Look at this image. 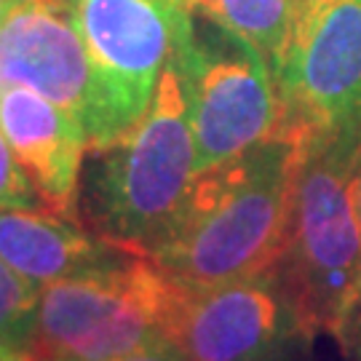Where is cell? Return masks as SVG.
<instances>
[{
    "mask_svg": "<svg viewBox=\"0 0 361 361\" xmlns=\"http://www.w3.org/2000/svg\"><path fill=\"white\" fill-rule=\"evenodd\" d=\"M6 361H40V359H38V353H35L32 348H27V345H22V348L11 350V353L6 356Z\"/></svg>",
    "mask_w": 361,
    "mask_h": 361,
    "instance_id": "ac0fdd59",
    "label": "cell"
},
{
    "mask_svg": "<svg viewBox=\"0 0 361 361\" xmlns=\"http://www.w3.org/2000/svg\"><path fill=\"white\" fill-rule=\"evenodd\" d=\"M13 86L75 116L91 142L94 75L67 0H19L0 19V91Z\"/></svg>",
    "mask_w": 361,
    "mask_h": 361,
    "instance_id": "9c48e42d",
    "label": "cell"
},
{
    "mask_svg": "<svg viewBox=\"0 0 361 361\" xmlns=\"http://www.w3.org/2000/svg\"><path fill=\"white\" fill-rule=\"evenodd\" d=\"M0 131L35 185L43 209L78 219L80 169L89 153V137L75 116L38 91L13 86L0 91Z\"/></svg>",
    "mask_w": 361,
    "mask_h": 361,
    "instance_id": "30bf717a",
    "label": "cell"
},
{
    "mask_svg": "<svg viewBox=\"0 0 361 361\" xmlns=\"http://www.w3.org/2000/svg\"><path fill=\"white\" fill-rule=\"evenodd\" d=\"M300 155L302 142L279 134L198 171L147 257L193 289L273 271L286 252Z\"/></svg>",
    "mask_w": 361,
    "mask_h": 361,
    "instance_id": "6da1fadb",
    "label": "cell"
},
{
    "mask_svg": "<svg viewBox=\"0 0 361 361\" xmlns=\"http://www.w3.org/2000/svg\"><path fill=\"white\" fill-rule=\"evenodd\" d=\"M0 209H43L32 180L0 131Z\"/></svg>",
    "mask_w": 361,
    "mask_h": 361,
    "instance_id": "5bb4252c",
    "label": "cell"
},
{
    "mask_svg": "<svg viewBox=\"0 0 361 361\" xmlns=\"http://www.w3.org/2000/svg\"><path fill=\"white\" fill-rule=\"evenodd\" d=\"M361 131L302 142L289 238L279 271L295 300L305 335H329L348 350L361 281V228L353 174Z\"/></svg>",
    "mask_w": 361,
    "mask_h": 361,
    "instance_id": "7a4b0ae2",
    "label": "cell"
},
{
    "mask_svg": "<svg viewBox=\"0 0 361 361\" xmlns=\"http://www.w3.org/2000/svg\"><path fill=\"white\" fill-rule=\"evenodd\" d=\"M169 276L150 257L129 255L116 265L43 286L27 348L38 359L110 361L161 337Z\"/></svg>",
    "mask_w": 361,
    "mask_h": 361,
    "instance_id": "5b68a950",
    "label": "cell"
},
{
    "mask_svg": "<svg viewBox=\"0 0 361 361\" xmlns=\"http://www.w3.org/2000/svg\"><path fill=\"white\" fill-rule=\"evenodd\" d=\"M86 209L94 231L145 255L164 235L195 177V142L180 67L171 59L145 116L91 150Z\"/></svg>",
    "mask_w": 361,
    "mask_h": 361,
    "instance_id": "3957f363",
    "label": "cell"
},
{
    "mask_svg": "<svg viewBox=\"0 0 361 361\" xmlns=\"http://www.w3.org/2000/svg\"><path fill=\"white\" fill-rule=\"evenodd\" d=\"M195 142V174L284 134V107L257 49L198 16L174 56Z\"/></svg>",
    "mask_w": 361,
    "mask_h": 361,
    "instance_id": "8992f818",
    "label": "cell"
},
{
    "mask_svg": "<svg viewBox=\"0 0 361 361\" xmlns=\"http://www.w3.org/2000/svg\"><path fill=\"white\" fill-rule=\"evenodd\" d=\"M129 249L46 209H0V259L38 289L83 271L116 265Z\"/></svg>",
    "mask_w": 361,
    "mask_h": 361,
    "instance_id": "8fae6325",
    "label": "cell"
},
{
    "mask_svg": "<svg viewBox=\"0 0 361 361\" xmlns=\"http://www.w3.org/2000/svg\"><path fill=\"white\" fill-rule=\"evenodd\" d=\"M190 11L228 30L262 54L276 80L295 22L297 0H185Z\"/></svg>",
    "mask_w": 361,
    "mask_h": 361,
    "instance_id": "7c38bea8",
    "label": "cell"
},
{
    "mask_svg": "<svg viewBox=\"0 0 361 361\" xmlns=\"http://www.w3.org/2000/svg\"><path fill=\"white\" fill-rule=\"evenodd\" d=\"M94 75L97 121L89 153L116 142L145 116L164 70L190 38L185 0H67Z\"/></svg>",
    "mask_w": 361,
    "mask_h": 361,
    "instance_id": "277c9868",
    "label": "cell"
},
{
    "mask_svg": "<svg viewBox=\"0 0 361 361\" xmlns=\"http://www.w3.org/2000/svg\"><path fill=\"white\" fill-rule=\"evenodd\" d=\"M353 204H356V217H359L361 228V155L356 164V174H353ZM361 340V281H359V297H356V308H353V322H350V337H348V350H353Z\"/></svg>",
    "mask_w": 361,
    "mask_h": 361,
    "instance_id": "e0dca14e",
    "label": "cell"
},
{
    "mask_svg": "<svg viewBox=\"0 0 361 361\" xmlns=\"http://www.w3.org/2000/svg\"><path fill=\"white\" fill-rule=\"evenodd\" d=\"M297 335L305 329L279 265L207 289L169 279L161 337L188 361H252Z\"/></svg>",
    "mask_w": 361,
    "mask_h": 361,
    "instance_id": "ba28073f",
    "label": "cell"
},
{
    "mask_svg": "<svg viewBox=\"0 0 361 361\" xmlns=\"http://www.w3.org/2000/svg\"><path fill=\"white\" fill-rule=\"evenodd\" d=\"M16 3H19V0H0V19H3V16H6L8 11H11Z\"/></svg>",
    "mask_w": 361,
    "mask_h": 361,
    "instance_id": "ffe728a7",
    "label": "cell"
},
{
    "mask_svg": "<svg viewBox=\"0 0 361 361\" xmlns=\"http://www.w3.org/2000/svg\"><path fill=\"white\" fill-rule=\"evenodd\" d=\"M40 361H75V359H40Z\"/></svg>",
    "mask_w": 361,
    "mask_h": 361,
    "instance_id": "44dd1931",
    "label": "cell"
},
{
    "mask_svg": "<svg viewBox=\"0 0 361 361\" xmlns=\"http://www.w3.org/2000/svg\"><path fill=\"white\" fill-rule=\"evenodd\" d=\"M310 340H313V337L297 335V337H292V340L281 343L279 348H273L271 353H265V356L252 359V361H310V353H308Z\"/></svg>",
    "mask_w": 361,
    "mask_h": 361,
    "instance_id": "2e32d148",
    "label": "cell"
},
{
    "mask_svg": "<svg viewBox=\"0 0 361 361\" xmlns=\"http://www.w3.org/2000/svg\"><path fill=\"white\" fill-rule=\"evenodd\" d=\"M40 289L25 276L0 259V335L11 337L19 345L30 343Z\"/></svg>",
    "mask_w": 361,
    "mask_h": 361,
    "instance_id": "4fadbf2b",
    "label": "cell"
},
{
    "mask_svg": "<svg viewBox=\"0 0 361 361\" xmlns=\"http://www.w3.org/2000/svg\"><path fill=\"white\" fill-rule=\"evenodd\" d=\"M110 361H188V359H185L169 340L158 337L153 343H147L145 348H137V350H131V353H123V356L110 359Z\"/></svg>",
    "mask_w": 361,
    "mask_h": 361,
    "instance_id": "9a60e30c",
    "label": "cell"
},
{
    "mask_svg": "<svg viewBox=\"0 0 361 361\" xmlns=\"http://www.w3.org/2000/svg\"><path fill=\"white\" fill-rule=\"evenodd\" d=\"M276 89L300 142L361 131V0H297Z\"/></svg>",
    "mask_w": 361,
    "mask_h": 361,
    "instance_id": "52a82bcc",
    "label": "cell"
},
{
    "mask_svg": "<svg viewBox=\"0 0 361 361\" xmlns=\"http://www.w3.org/2000/svg\"><path fill=\"white\" fill-rule=\"evenodd\" d=\"M16 348H22L16 340H11V337H6V335H0V361H6V356L11 353V350Z\"/></svg>",
    "mask_w": 361,
    "mask_h": 361,
    "instance_id": "d6986e66",
    "label": "cell"
}]
</instances>
